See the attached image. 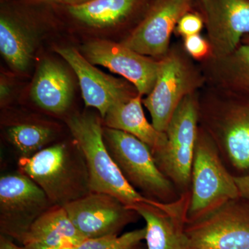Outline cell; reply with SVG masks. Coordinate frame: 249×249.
I'll list each match as a JSON object with an SVG mask.
<instances>
[{
    "label": "cell",
    "mask_w": 249,
    "mask_h": 249,
    "mask_svg": "<svg viewBox=\"0 0 249 249\" xmlns=\"http://www.w3.org/2000/svg\"><path fill=\"white\" fill-rule=\"evenodd\" d=\"M31 93L34 102L41 108L61 114L71 103L73 88L70 76L60 65L45 60L37 70Z\"/></svg>",
    "instance_id": "19"
},
{
    "label": "cell",
    "mask_w": 249,
    "mask_h": 249,
    "mask_svg": "<svg viewBox=\"0 0 249 249\" xmlns=\"http://www.w3.org/2000/svg\"><path fill=\"white\" fill-rule=\"evenodd\" d=\"M7 135L20 157H29L40 151L50 142L52 131L40 124H20L10 127Z\"/></svg>",
    "instance_id": "22"
},
{
    "label": "cell",
    "mask_w": 249,
    "mask_h": 249,
    "mask_svg": "<svg viewBox=\"0 0 249 249\" xmlns=\"http://www.w3.org/2000/svg\"><path fill=\"white\" fill-rule=\"evenodd\" d=\"M198 91L186 96L167 127V142L153 155L165 176L185 193L191 183L192 168L199 124Z\"/></svg>",
    "instance_id": "7"
},
{
    "label": "cell",
    "mask_w": 249,
    "mask_h": 249,
    "mask_svg": "<svg viewBox=\"0 0 249 249\" xmlns=\"http://www.w3.org/2000/svg\"><path fill=\"white\" fill-rule=\"evenodd\" d=\"M193 0H155L145 17L121 43L134 52L160 60L170 48V39Z\"/></svg>",
    "instance_id": "11"
},
{
    "label": "cell",
    "mask_w": 249,
    "mask_h": 249,
    "mask_svg": "<svg viewBox=\"0 0 249 249\" xmlns=\"http://www.w3.org/2000/svg\"><path fill=\"white\" fill-rule=\"evenodd\" d=\"M142 96L116 103L104 119L106 127L132 134L150 147L152 155L163 148L167 142L165 132H160L149 123L142 107Z\"/></svg>",
    "instance_id": "16"
},
{
    "label": "cell",
    "mask_w": 249,
    "mask_h": 249,
    "mask_svg": "<svg viewBox=\"0 0 249 249\" xmlns=\"http://www.w3.org/2000/svg\"><path fill=\"white\" fill-rule=\"evenodd\" d=\"M53 206L45 192L21 172L0 178V232L22 244L32 224Z\"/></svg>",
    "instance_id": "9"
},
{
    "label": "cell",
    "mask_w": 249,
    "mask_h": 249,
    "mask_svg": "<svg viewBox=\"0 0 249 249\" xmlns=\"http://www.w3.org/2000/svg\"><path fill=\"white\" fill-rule=\"evenodd\" d=\"M85 240L64 206H53L36 219L21 245L36 243L56 248L76 249Z\"/></svg>",
    "instance_id": "18"
},
{
    "label": "cell",
    "mask_w": 249,
    "mask_h": 249,
    "mask_svg": "<svg viewBox=\"0 0 249 249\" xmlns=\"http://www.w3.org/2000/svg\"><path fill=\"white\" fill-rule=\"evenodd\" d=\"M18 168L42 188L53 206H65L91 192L86 161L76 143L73 148L55 144L20 157Z\"/></svg>",
    "instance_id": "2"
},
{
    "label": "cell",
    "mask_w": 249,
    "mask_h": 249,
    "mask_svg": "<svg viewBox=\"0 0 249 249\" xmlns=\"http://www.w3.org/2000/svg\"><path fill=\"white\" fill-rule=\"evenodd\" d=\"M199 126L235 168L249 169V93L205 84L198 91Z\"/></svg>",
    "instance_id": "1"
},
{
    "label": "cell",
    "mask_w": 249,
    "mask_h": 249,
    "mask_svg": "<svg viewBox=\"0 0 249 249\" xmlns=\"http://www.w3.org/2000/svg\"><path fill=\"white\" fill-rule=\"evenodd\" d=\"M183 46L188 55L199 62L206 60L211 55L209 41L199 34L185 37Z\"/></svg>",
    "instance_id": "24"
},
{
    "label": "cell",
    "mask_w": 249,
    "mask_h": 249,
    "mask_svg": "<svg viewBox=\"0 0 249 249\" xmlns=\"http://www.w3.org/2000/svg\"><path fill=\"white\" fill-rule=\"evenodd\" d=\"M56 1H62V2L70 3L71 5L82 4L86 2L89 0H56Z\"/></svg>",
    "instance_id": "29"
},
{
    "label": "cell",
    "mask_w": 249,
    "mask_h": 249,
    "mask_svg": "<svg viewBox=\"0 0 249 249\" xmlns=\"http://www.w3.org/2000/svg\"><path fill=\"white\" fill-rule=\"evenodd\" d=\"M30 42L14 22L0 19V52L6 62L18 71L27 69L31 57Z\"/></svg>",
    "instance_id": "21"
},
{
    "label": "cell",
    "mask_w": 249,
    "mask_h": 249,
    "mask_svg": "<svg viewBox=\"0 0 249 249\" xmlns=\"http://www.w3.org/2000/svg\"><path fill=\"white\" fill-rule=\"evenodd\" d=\"M0 249H23L22 246H18L14 240L6 236L0 235Z\"/></svg>",
    "instance_id": "27"
},
{
    "label": "cell",
    "mask_w": 249,
    "mask_h": 249,
    "mask_svg": "<svg viewBox=\"0 0 249 249\" xmlns=\"http://www.w3.org/2000/svg\"><path fill=\"white\" fill-rule=\"evenodd\" d=\"M8 92H9V91H8L7 88H6V87L5 86L4 84H2V83H1V99H2V98H5V96H6V95L8 94Z\"/></svg>",
    "instance_id": "30"
},
{
    "label": "cell",
    "mask_w": 249,
    "mask_h": 249,
    "mask_svg": "<svg viewBox=\"0 0 249 249\" xmlns=\"http://www.w3.org/2000/svg\"><path fill=\"white\" fill-rule=\"evenodd\" d=\"M147 249L146 246H144L142 245V243L139 244L138 246H137V247H134V249Z\"/></svg>",
    "instance_id": "31"
},
{
    "label": "cell",
    "mask_w": 249,
    "mask_h": 249,
    "mask_svg": "<svg viewBox=\"0 0 249 249\" xmlns=\"http://www.w3.org/2000/svg\"><path fill=\"white\" fill-rule=\"evenodd\" d=\"M146 229H135L122 235L85 239L76 249H132L145 240Z\"/></svg>",
    "instance_id": "23"
},
{
    "label": "cell",
    "mask_w": 249,
    "mask_h": 249,
    "mask_svg": "<svg viewBox=\"0 0 249 249\" xmlns=\"http://www.w3.org/2000/svg\"><path fill=\"white\" fill-rule=\"evenodd\" d=\"M238 198L240 195L235 177L223 163L213 139L199 124L186 222L197 220Z\"/></svg>",
    "instance_id": "4"
},
{
    "label": "cell",
    "mask_w": 249,
    "mask_h": 249,
    "mask_svg": "<svg viewBox=\"0 0 249 249\" xmlns=\"http://www.w3.org/2000/svg\"><path fill=\"white\" fill-rule=\"evenodd\" d=\"M103 135L111 157L136 190L153 200H178L181 196L177 195L176 187L160 171L145 142L132 134L107 127L103 128Z\"/></svg>",
    "instance_id": "6"
},
{
    "label": "cell",
    "mask_w": 249,
    "mask_h": 249,
    "mask_svg": "<svg viewBox=\"0 0 249 249\" xmlns=\"http://www.w3.org/2000/svg\"><path fill=\"white\" fill-rule=\"evenodd\" d=\"M242 43H249V34L242 39Z\"/></svg>",
    "instance_id": "32"
},
{
    "label": "cell",
    "mask_w": 249,
    "mask_h": 249,
    "mask_svg": "<svg viewBox=\"0 0 249 249\" xmlns=\"http://www.w3.org/2000/svg\"><path fill=\"white\" fill-rule=\"evenodd\" d=\"M183 45H173L160 59L158 76L151 92L142 100L154 127L165 132L174 113L183 98L205 85L199 66L192 61Z\"/></svg>",
    "instance_id": "5"
},
{
    "label": "cell",
    "mask_w": 249,
    "mask_h": 249,
    "mask_svg": "<svg viewBox=\"0 0 249 249\" xmlns=\"http://www.w3.org/2000/svg\"><path fill=\"white\" fill-rule=\"evenodd\" d=\"M64 208L85 239L119 235L139 216L115 196L96 192H90Z\"/></svg>",
    "instance_id": "10"
},
{
    "label": "cell",
    "mask_w": 249,
    "mask_h": 249,
    "mask_svg": "<svg viewBox=\"0 0 249 249\" xmlns=\"http://www.w3.org/2000/svg\"><path fill=\"white\" fill-rule=\"evenodd\" d=\"M83 52L93 65H102L125 78L139 94L148 95L158 76L160 60L142 55L122 43L94 40L86 44Z\"/></svg>",
    "instance_id": "13"
},
{
    "label": "cell",
    "mask_w": 249,
    "mask_h": 249,
    "mask_svg": "<svg viewBox=\"0 0 249 249\" xmlns=\"http://www.w3.org/2000/svg\"><path fill=\"white\" fill-rule=\"evenodd\" d=\"M204 27V21L199 12L189 11L183 15L175 28V31L178 35L187 36L199 34Z\"/></svg>",
    "instance_id": "25"
},
{
    "label": "cell",
    "mask_w": 249,
    "mask_h": 249,
    "mask_svg": "<svg viewBox=\"0 0 249 249\" xmlns=\"http://www.w3.org/2000/svg\"><path fill=\"white\" fill-rule=\"evenodd\" d=\"M189 201L186 192L173 202L152 200L131 208L145 221L147 249H189L184 235Z\"/></svg>",
    "instance_id": "15"
},
{
    "label": "cell",
    "mask_w": 249,
    "mask_h": 249,
    "mask_svg": "<svg viewBox=\"0 0 249 249\" xmlns=\"http://www.w3.org/2000/svg\"><path fill=\"white\" fill-rule=\"evenodd\" d=\"M189 249H249V201L238 198L186 222Z\"/></svg>",
    "instance_id": "8"
},
{
    "label": "cell",
    "mask_w": 249,
    "mask_h": 249,
    "mask_svg": "<svg viewBox=\"0 0 249 249\" xmlns=\"http://www.w3.org/2000/svg\"><path fill=\"white\" fill-rule=\"evenodd\" d=\"M56 51L76 73L85 106L97 109L103 118L116 103L139 94L132 83L103 73L76 49L62 48Z\"/></svg>",
    "instance_id": "14"
},
{
    "label": "cell",
    "mask_w": 249,
    "mask_h": 249,
    "mask_svg": "<svg viewBox=\"0 0 249 249\" xmlns=\"http://www.w3.org/2000/svg\"><path fill=\"white\" fill-rule=\"evenodd\" d=\"M141 0H89L70 5L69 12L76 19L94 27L117 25L137 11Z\"/></svg>",
    "instance_id": "20"
},
{
    "label": "cell",
    "mask_w": 249,
    "mask_h": 249,
    "mask_svg": "<svg viewBox=\"0 0 249 249\" xmlns=\"http://www.w3.org/2000/svg\"><path fill=\"white\" fill-rule=\"evenodd\" d=\"M199 62L205 84L249 93V43H241L225 56H210Z\"/></svg>",
    "instance_id": "17"
},
{
    "label": "cell",
    "mask_w": 249,
    "mask_h": 249,
    "mask_svg": "<svg viewBox=\"0 0 249 249\" xmlns=\"http://www.w3.org/2000/svg\"><path fill=\"white\" fill-rule=\"evenodd\" d=\"M23 249H76L71 248H56V247H49L40 245V244L30 243L22 245Z\"/></svg>",
    "instance_id": "28"
},
{
    "label": "cell",
    "mask_w": 249,
    "mask_h": 249,
    "mask_svg": "<svg viewBox=\"0 0 249 249\" xmlns=\"http://www.w3.org/2000/svg\"><path fill=\"white\" fill-rule=\"evenodd\" d=\"M211 49V56H225L249 34V0H198Z\"/></svg>",
    "instance_id": "12"
},
{
    "label": "cell",
    "mask_w": 249,
    "mask_h": 249,
    "mask_svg": "<svg viewBox=\"0 0 249 249\" xmlns=\"http://www.w3.org/2000/svg\"><path fill=\"white\" fill-rule=\"evenodd\" d=\"M240 197L249 201V174L243 176L235 177Z\"/></svg>",
    "instance_id": "26"
},
{
    "label": "cell",
    "mask_w": 249,
    "mask_h": 249,
    "mask_svg": "<svg viewBox=\"0 0 249 249\" xmlns=\"http://www.w3.org/2000/svg\"><path fill=\"white\" fill-rule=\"evenodd\" d=\"M77 145L84 156L91 192L115 196L127 207L150 203L127 181L112 158L105 142L103 127L96 116L80 114L67 121Z\"/></svg>",
    "instance_id": "3"
}]
</instances>
